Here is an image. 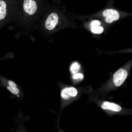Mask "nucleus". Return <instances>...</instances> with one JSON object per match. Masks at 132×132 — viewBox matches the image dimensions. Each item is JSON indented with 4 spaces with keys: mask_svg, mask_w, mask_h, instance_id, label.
Wrapping results in <instances>:
<instances>
[{
    "mask_svg": "<svg viewBox=\"0 0 132 132\" xmlns=\"http://www.w3.org/2000/svg\"><path fill=\"white\" fill-rule=\"evenodd\" d=\"M83 77V75L80 73L75 74L73 76V78L74 79H77L79 78L82 79Z\"/></svg>",
    "mask_w": 132,
    "mask_h": 132,
    "instance_id": "4468645a",
    "label": "nucleus"
},
{
    "mask_svg": "<svg viewBox=\"0 0 132 132\" xmlns=\"http://www.w3.org/2000/svg\"><path fill=\"white\" fill-rule=\"evenodd\" d=\"M80 65L77 62L73 63L70 67V70L72 73L75 74L77 73L80 69Z\"/></svg>",
    "mask_w": 132,
    "mask_h": 132,
    "instance_id": "1a4fd4ad",
    "label": "nucleus"
},
{
    "mask_svg": "<svg viewBox=\"0 0 132 132\" xmlns=\"http://www.w3.org/2000/svg\"><path fill=\"white\" fill-rule=\"evenodd\" d=\"M62 98L65 99H67L70 97L69 91L68 88H66L63 89L61 93Z\"/></svg>",
    "mask_w": 132,
    "mask_h": 132,
    "instance_id": "9d476101",
    "label": "nucleus"
},
{
    "mask_svg": "<svg viewBox=\"0 0 132 132\" xmlns=\"http://www.w3.org/2000/svg\"><path fill=\"white\" fill-rule=\"evenodd\" d=\"M127 76V71L121 68L115 72L113 76V81L117 87L121 86L123 83Z\"/></svg>",
    "mask_w": 132,
    "mask_h": 132,
    "instance_id": "f257e3e1",
    "label": "nucleus"
},
{
    "mask_svg": "<svg viewBox=\"0 0 132 132\" xmlns=\"http://www.w3.org/2000/svg\"><path fill=\"white\" fill-rule=\"evenodd\" d=\"M11 93V98H17L19 100L22 99L24 96L21 87H15L7 86L5 87Z\"/></svg>",
    "mask_w": 132,
    "mask_h": 132,
    "instance_id": "7ed1b4c3",
    "label": "nucleus"
},
{
    "mask_svg": "<svg viewBox=\"0 0 132 132\" xmlns=\"http://www.w3.org/2000/svg\"></svg>",
    "mask_w": 132,
    "mask_h": 132,
    "instance_id": "2eb2a0df",
    "label": "nucleus"
},
{
    "mask_svg": "<svg viewBox=\"0 0 132 132\" xmlns=\"http://www.w3.org/2000/svg\"><path fill=\"white\" fill-rule=\"evenodd\" d=\"M103 14L106 17V22L109 23H111L113 21L118 20L120 17L118 12L112 9H105L103 11Z\"/></svg>",
    "mask_w": 132,
    "mask_h": 132,
    "instance_id": "f03ea898",
    "label": "nucleus"
},
{
    "mask_svg": "<svg viewBox=\"0 0 132 132\" xmlns=\"http://www.w3.org/2000/svg\"><path fill=\"white\" fill-rule=\"evenodd\" d=\"M91 28L92 32L95 34H101L104 30L103 28L99 26H92Z\"/></svg>",
    "mask_w": 132,
    "mask_h": 132,
    "instance_id": "9b49d317",
    "label": "nucleus"
},
{
    "mask_svg": "<svg viewBox=\"0 0 132 132\" xmlns=\"http://www.w3.org/2000/svg\"><path fill=\"white\" fill-rule=\"evenodd\" d=\"M0 86L4 87L7 86L15 87L21 86L17 85L13 81L7 79L1 76H0Z\"/></svg>",
    "mask_w": 132,
    "mask_h": 132,
    "instance_id": "0eeeda50",
    "label": "nucleus"
},
{
    "mask_svg": "<svg viewBox=\"0 0 132 132\" xmlns=\"http://www.w3.org/2000/svg\"><path fill=\"white\" fill-rule=\"evenodd\" d=\"M102 108L105 110H110L116 111H119L121 109V107L119 105L108 101H104L101 105Z\"/></svg>",
    "mask_w": 132,
    "mask_h": 132,
    "instance_id": "423d86ee",
    "label": "nucleus"
},
{
    "mask_svg": "<svg viewBox=\"0 0 132 132\" xmlns=\"http://www.w3.org/2000/svg\"><path fill=\"white\" fill-rule=\"evenodd\" d=\"M100 22L98 20H95L91 22L90 23V26H100Z\"/></svg>",
    "mask_w": 132,
    "mask_h": 132,
    "instance_id": "ddd939ff",
    "label": "nucleus"
},
{
    "mask_svg": "<svg viewBox=\"0 0 132 132\" xmlns=\"http://www.w3.org/2000/svg\"><path fill=\"white\" fill-rule=\"evenodd\" d=\"M68 89L70 97H74L77 96V92L75 88L73 87H71L69 88Z\"/></svg>",
    "mask_w": 132,
    "mask_h": 132,
    "instance_id": "f8f14e48",
    "label": "nucleus"
},
{
    "mask_svg": "<svg viewBox=\"0 0 132 132\" xmlns=\"http://www.w3.org/2000/svg\"><path fill=\"white\" fill-rule=\"evenodd\" d=\"M58 17L55 13L50 14L47 17L45 23V28L49 30L53 29L58 23Z\"/></svg>",
    "mask_w": 132,
    "mask_h": 132,
    "instance_id": "20e7f679",
    "label": "nucleus"
},
{
    "mask_svg": "<svg viewBox=\"0 0 132 132\" xmlns=\"http://www.w3.org/2000/svg\"><path fill=\"white\" fill-rule=\"evenodd\" d=\"M23 6L25 11L30 15L35 13L37 9L36 3L33 0H24Z\"/></svg>",
    "mask_w": 132,
    "mask_h": 132,
    "instance_id": "39448f33",
    "label": "nucleus"
},
{
    "mask_svg": "<svg viewBox=\"0 0 132 132\" xmlns=\"http://www.w3.org/2000/svg\"><path fill=\"white\" fill-rule=\"evenodd\" d=\"M7 5L3 0H0V20L3 19L6 13Z\"/></svg>",
    "mask_w": 132,
    "mask_h": 132,
    "instance_id": "6e6552de",
    "label": "nucleus"
}]
</instances>
